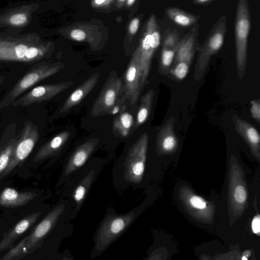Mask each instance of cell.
Segmentation results:
<instances>
[{
	"mask_svg": "<svg viewBox=\"0 0 260 260\" xmlns=\"http://www.w3.org/2000/svg\"><path fill=\"white\" fill-rule=\"evenodd\" d=\"M149 260H156V259H155V257L154 256H153V257H150L149 259Z\"/></svg>",
	"mask_w": 260,
	"mask_h": 260,
	"instance_id": "cell-42",
	"label": "cell"
},
{
	"mask_svg": "<svg viewBox=\"0 0 260 260\" xmlns=\"http://www.w3.org/2000/svg\"><path fill=\"white\" fill-rule=\"evenodd\" d=\"M177 48H162L160 65L164 74H168L169 73Z\"/></svg>",
	"mask_w": 260,
	"mask_h": 260,
	"instance_id": "cell-30",
	"label": "cell"
},
{
	"mask_svg": "<svg viewBox=\"0 0 260 260\" xmlns=\"http://www.w3.org/2000/svg\"><path fill=\"white\" fill-rule=\"evenodd\" d=\"M136 2L135 0H126L125 6L130 7L132 6Z\"/></svg>",
	"mask_w": 260,
	"mask_h": 260,
	"instance_id": "cell-39",
	"label": "cell"
},
{
	"mask_svg": "<svg viewBox=\"0 0 260 260\" xmlns=\"http://www.w3.org/2000/svg\"><path fill=\"white\" fill-rule=\"evenodd\" d=\"M114 3V0H94L91 2V6L96 9H107Z\"/></svg>",
	"mask_w": 260,
	"mask_h": 260,
	"instance_id": "cell-34",
	"label": "cell"
},
{
	"mask_svg": "<svg viewBox=\"0 0 260 260\" xmlns=\"http://www.w3.org/2000/svg\"><path fill=\"white\" fill-rule=\"evenodd\" d=\"M95 175L94 170H90L75 188L73 198L79 209L84 201L91 185Z\"/></svg>",
	"mask_w": 260,
	"mask_h": 260,
	"instance_id": "cell-27",
	"label": "cell"
},
{
	"mask_svg": "<svg viewBox=\"0 0 260 260\" xmlns=\"http://www.w3.org/2000/svg\"><path fill=\"white\" fill-rule=\"evenodd\" d=\"M240 252L238 248H233L229 252L220 254L215 260H239Z\"/></svg>",
	"mask_w": 260,
	"mask_h": 260,
	"instance_id": "cell-32",
	"label": "cell"
},
{
	"mask_svg": "<svg viewBox=\"0 0 260 260\" xmlns=\"http://www.w3.org/2000/svg\"><path fill=\"white\" fill-rule=\"evenodd\" d=\"M41 215V212H35L18 222L4 236L0 242V251L11 247L14 242L27 231L35 223Z\"/></svg>",
	"mask_w": 260,
	"mask_h": 260,
	"instance_id": "cell-21",
	"label": "cell"
},
{
	"mask_svg": "<svg viewBox=\"0 0 260 260\" xmlns=\"http://www.w3.org/2000/svg\"><path fill=\"white\" fill-rule=\"evenodd\" d=\"M62 33L68 39L87 43L95 50L99 48L103 39L98 26L84 22L71 25L64 28Z\"/></svg>",
	"mask_w": 260,
	"mask_h": 260,
	"instance_id": "cell-16",
	"label": "cell"
},
{
	"mask_svg": "<svg viewBox=\"0 0 260 260\" xmlns=\"http://www.w3.org/2000/svg\"><path fill=\"white\" fill-rule=\"evenodd\" d=\"M39 138L38 126L31 121H27L17 140L10 163L0 179L20 166L31 152Z\"/></svg>",
	"mask_w": 260,
	"mask_h": 260,
	"instance_id": "cell-11",
	"label": "cell"
},
{
	"mask_svg": "<svg viewBox=\"0 0 260 260\" xmlns=\"http://www.w3.org/2000/svg\"><path fill=\"white\" fill-rule=\"evenodd\" d=\"M178 197L185 210L193 218L203 222H210L213 219L215 212L214 205L196 194L188 186L180 187Z\"/></svg>",
	"mask_w": 260,
	"mask_h": 260,
	"instance_id": "cell-13",
	"label": "cell"
},
{
	"mask_svg": "<svg viewBox=\"0 0 260 260\" xmlns=\"http://www.w3.org/2000/svg\"><path fill=\"white\" fill-rule=\"evenodd\" d=\"M135 214L109 215L102 222L96 233L94 248L96 252L104 251L131 224Z\"/></svg>",
	"mask_w": 260,
	"mask_h": 260,
	"instance_id": "cell-8",
	"label": "cell"
},
{
	"mask_svg": "<svg viewBox=\"0 0 260 260\" xmlns=\"http://www.w3.org/2000/svg\"><path fill=\"white\" fill-rule=\"evenodd\" d=\"M39 5L29 3L11 8L0 15V27L22 28L28 25Z\"/></svg>",
	"mask_w": 260,
	"mask_h": 260,
	"instance_id": "cell-17",
	"label": "cell"
},
{
	"mask_svg": "<svg viewBox=\"0 0 260 260\" xmlns=\"http://www.w3.org/2000/svg\"><path fill=\"white\" fill-rule=\"evenodd\" d=\"M173 119H169L159 132L156 142V150L159 154L174 152L178 146V140L174 132Z\"/></svg>",
	"mask_w": 260,
	"mask_h": 260,
	"instance_id": "cell-22",
	"label": "cell"
},
{
	"mask_svg": "<svg viewBox=\"0 0 260 260\" xmlns=\"http://www.w3.org/2000/svg\"><path fill=\"white\" fill-rule=\"evenodd\" d=\"M251 228L252 232L259 236L260 232V216L258 213H257L253 217L251 222Z\"/></svg>",
	"mask_w": 260,
	"mask_h": 260,
	"instance_id": "cell-35",
	"label": "cell"
},
{
	"mask_svg": "<svg viewBox=\"0 0 260 260\" xmlns=\"http://www.w3.org/2000/svg\"><path fill=\"white\" fill-rule=\"evenodd\" d=\"M54 50L52 42L41 41L36 33L0 37V61L32 63L50 57Z\"/></svg>",
	"mask_w": 260,
	"mask_h": 260,
	"instance_id": "cell-1",
	"label": "cell"
},
{
	"mask_svg": "<svg viewBox=\"0 0 260 260\" xmlns=\"http://www.w3.org/2000/svg\"><path fill=\"white\" fill-rule=\"evenodd\" d=\"M226 30V18L222 16L211 28L200 49L194 67V81H198L203 77L211 57L222 46Z\"/></svg>",
	"mask_w": 260,
	"mask_h": 260,
	"instance_id": "cell-5",
	"label": "cell"
},
{
	"mask_svg": "<svg viewBox=\"0 0 260 260\" xmlns=\"http://www.w3.org/2000/svg\"><path fill=\"white\" fill-rule=\"evenodd\" d=\"M123 90L121 80L116 72H111L95 100L91 111L92 117H98L112 112L118 98Z\"/></svg>",
	"mask_w": 260,
	"mask_h": 260,
	"instance_id": "cell-12",
	"label": "cell"
},
{
	"mask_svg": "<svg viewBox=\"0 0 260 260\" xmlns=\"http://www.w3.org/2000/svg\"><path fill=\"white\" fill-rule=\"evenodd\" d=\"M17 140L11 139L0 151V177L8 166Z\"/></svg>",
	"mask_w": 260,
	"mask_h": 260,
	"instance_id": "cell-29",
	"label": "cell"
},
{
	"mask_svg": "<svg viewBox=\"0 0 260 260\" xmlns=\"http://www.w3.org/2000/svg\"><path fill=\"white\" fill-rule=\"evenodd\" d=\"M212 2V1L211 0H194L192 1L194 4L200 5H208Z\"/></svg>",
	"mask_w": 260,
	"mask_h": 260,
	"instance_id": "cell-37",
	"label": "cell"
},
{
	"mask_svg": "<svg viewBox=\"0 0 260 260\" xmlns=\"http://www.w3.org/2000/svg\"><path fill=\"white\" fill-rule=\"evenodd\" d=\"M166 13L171 20L181 26H189L197 21L195 16L176 7L168 8Z\"/></svg>",
	"mask_w": 260,
	"mask_h": 260,
	"instance_id": "cell-28",
	"label": "cell"
},
{
	"mask_svg": "<svg viewBox=\"0 0 260 260\" xmlns=\"http://www.w3.org/2000/svg\"><path fill=\"white\" fill-rule=\"evenodd\" d=\"M37 193L30 191H19L12 187L4 188L0 193V206L16 207L27 204L32 200Z\"/></svg>",
	"mask_w": 260,
	"mask_h": 260,
	"instance_id": "cell-23",
	"label": "cell"
},
{
	"mask_svg": "<svg viewBox=\"0 0 260 260\" xmlns=\"http://www.w3.org/2000/svg\"><path fill=\"white\" fill-rule=\"evenodd\" d=\"M180 41L178 32L175 30H171L166 33L162 47L177 48Z\"/></svg>",
	"mask_w": 260,
	"mask_h": 260,
	"instance_id": "cell-31",
	"label": "cell"
},
{
	"mask_svg": "<svg viewBox=\"0 0 260 260\" xmlns=\"http://www.w3.org/2000/svg\"><path fill=\"white\" fill-rule=\"evenodd\" d=\"M250 113L251 116L258 123L260 122V102L259 100H253L250 102Z\"/></svg>",
	"mask_w": 260,
	"mask_h": 260,
	"instance_id": "cell-33",
	"label": "cell"
},
{
	"mask_svg": "<svg viewBox=\"0 0 260 260\" xmlns=\"http://www.w3.org/2000/svg\"><path fill=\"white\" fill-rule=\"evenodd\" d=\"M62 260H71V259L67 257H65L62 259Z\"/></svg>",
	"mask_w": 260,
	"mask_h": 260,
	"instance_id": "cell-43",
	"label": "cell"
},
{
	"mask_svg": "<svg viewBox=\"0 0 260 260\" xmlns=\"http://www.w3.org/2000/svg\"><path fill=\"white\" fill-rule=\"evenodd\" d=\"M73 81L62 82L57 84H48L38 86L17 98L11 105L14 106L26 107L51 99L67 89L73 84Z\"/></svg>",
	"mask_w": 260,
	"mask_h": 260,
	"instance_id": "cell-15",
	"label": "cell"
},
{
	"mask_svg": "<svg viewBox=\"0 0 260 260\" xmlns=\"http://www.w3.org/2000/svg\"><path fill=\"white\" fill-rule=\"evenodd\" d=\"M98 143L99 139L90 138L78 147L70 157L65 167V175L69 176L82 167L93 152Z\"/></svg>",
	"mask_w": 260,
	"mask_h": 260,
	"instance_id": "cell-20",
	"label": "cell"
},
{
	"mask_svg": "<svg viewBox=\"0 0 260 260\" xmlns=\"http://www.w3.org/2000/svg\"><path fill=\"white\" fill-rule=\"evenodd\" d=\"M64 67L61 62H41L32 66L0 102V109L6 108L20 94L37 83L51 76Z\"/></svg>",
	"mask_w": 260,
	"mask_h": 260,
	"instance_id": "cell-3",
	"label": "cell"
},
{
	"mask_svg": "<svg viewBox=\"0 0 260 260\" xmlns=\"http://www.w3.org/2000/svg\"><path fill=\"white\" fill-rule=\"evenodd\" d=\"M126 0H118L115 1L116 7L120 9L125 6Z\"/></svg>",
	"mask_w": 260,
	"mask_h": 260,
	"instance_id": "cell-38",
	"label": "cell"
},
{
	"mask_svg": "<svg viewBox=\"0 0 260 260\" xmlns=\"http://www.w3.org/2000/svg\"><path fill=\"white\" fill-rule=\"evenodd\" d=\"M233 120L237 133L249 145L253 155L260 160V136L257 130L250 123L236 115Z\"/></svg>",
	"mask_w": 260,
	"mask_h": 260,
	"instance_id": "cell-19",
	"label": "cell"
},
{
	"mask_svg": "<svg viewBox=\"0 0 260 260\" xmlns=\"http://www.w3.org/2000/svg\"><path fill=\"white\" fill-rule=\"evenodd\" d=\"M70 136L69 131H63L46 142L38 151L34 161L43 160L58 153L64 146Z\"/></svg>",
	"mask_w": 260,
	"mask_h": 260,
	"instance_id": "cell-24",
	"label": "cell"
},
{
	"mask_svg": "<svg viewBox=\"0 0 260 260\" xmlns=\"http://www.w3.org/2000/svg\"><path fill=\"white\" fill-rule=\"evenodd\" d=\"M154 95V91L151 89L141 97L140 105L137 114L136 122L133 127V132L143 124L148 119L151 110Z\"/></svg>",
	"mask_w": 260,
	"mask_h": 260,
	"instance_id": "cell-25",
	"label": "cell"
},
{
	"mask_svg": "<svg viewBox=\"0 0 260 260\" xmlns=\"http://www.w3.org/2000/svg\"><path fill=\"white\" fill-rule=\"evenodd\" d=\"M139 25L140 19L136 17L132 19L128 27V33L131 36L137 32Z\"/></svg>",
	"mask_w": 260,
	"mask_h": 260,
	"instance_id": "cell-36",
	"label": "cell"
},
{
	"mask_svg": "<svg viewBox=\"0 0 260 260\" xmlns=\"http://www.w3.org/2000/svg\"><path fill=\"white\" fill-rule=\"evenodd\" d=\"M134 125L133 116L128 112H123L116 116L113 124V131L115 135L126 138L129 135Z\"/></svg>",
	"mask_w": 260,
	"mask_h": 260,
	"instance_id": "cell-26",
	"label": "cell"
},
{
	"mask_svg": "<svg viewBox=\"0 0 260 260\" xmlns=\"http://www.w3.org/2000/svg\"><path fill=\"white\" fill-rule=\"evenodd\" d=\"M197 36L198 28L194 27L179 43L169 71L178 80L184 79L188 73L197 48Z\"/></svg>",
	"mask_w": 260,
	"mask_h": 260,
	"instance_id": "cell-10",
	"label": "cell"
},
{
	"mask_svg": "<svg viewBox=\"0 0 260 260\" xmlns=\"http://www.w3.org/2000/svg\"><path fill=\"white\" fill-rule=\"evenodd\" d=\"M142 87L140 53L137 47L127 66L124 78V98L128 99L131 105L137 104Z\"/></svg>",
	"mask_w": 260,
	"mask_h": 260,
	"instance_id": "cell-14",
	"label": "cell"
},
{
	"mask_svg": "<svg viewBox=\"0 0 260 260\" xmlns=\"http://www.w3.org/2000/svg\"><path fill=\"white\" fill-rule=\"evenodd\" d=\"M65 209L63 204L55 207L37 225L32 232L11 249L0 260H18L41 247Z\"/></svg>",
	"mask_w": 260,
	"mask_h": 260,
	"instance_id": "cell-2",
	"label": "cell"
},
{
	"mask_svg": "<svg viewBox=\"0 0 260 260\" xmlns=\"http://www.w3.org/2000/svg\"><path fill=\"white\" fill-rule=\"evenodd\" d=\"M229 177L230 212L234 217H239L246 208L248 193L243 171L234 156L230 158Z\"/></svg>",
	"mask_w": 260,
	"mask_h": 260,
	"instance_id": "cell-6",
	"label": "cell"
},
{
	"mask_svg": "<svg viewBox=\"0 0 260 260\" xmlns=\"http://www.w3.org/2000/svg\"><path fill=\"white\" fill-rule=\"evenodd\" d=\"M148 136L143 133L131 146L124 164V177L128 182L140 183L143 178L148 149Z\"/></svg>",
	"mask_w": 260,
	"mask_h": 260,
	"instance_id": "cell-9",
	"label": "cell"
},
{
	"mask_svg": "<svg viewBox=\"0 0 260 260\" xmlns=\"http://www.w3.org/2000/svg\"><path fill=\"white\" fill-rule=\"evenodd\" d=\"M201 260H210V258L205 255H203L201 256Z\"/></svg>",
	"mask_w": 260,
	"mask_h": 260,
	"instance_id": "cell-40",
	"label": "cell"
},
{
	"mask_svg": "<svg viewBox=\"0 0 260 260\" xmlns=\"http://www.w3.org/2000/svg\"><path fill=\"white\" fill-rule=\"evenodd\" d=\"M5 79L4 77L0 76V85L4 81Z\"/></svg>",
	"mask_w": 260,
	"mask_h": 260,
	"instance_id": "cell-41",
	"label": "cell"
},
{
	"mask_svg": "<svg viewBox=\"0 0 260 260\" xmlns=\"http://www.w3.org/2000/svg\"><path fill=\"white\" fill-rule=\"evenodd\" d=\"M248 2H238L235 23L236 62L238 77L244 76L247 59V42L250 28V16Z\"/></svg>",
	"mask_w": 260,
	"mask_h": 260,
	"instance_id": "cell-4",
	"label": "cell"
},
{
	"mask_svg": "<svg viewBox=\"0 0 260 260\" xmlns=\"http://www.w3.org/2000/svg\"><path fill=\"white\" fill-rule=\"evenodd\" d=\"M100 76V73H95L76 88L61 106L58 114H64L80 104L95 86Z\"/></svg>",
	"mask_w": 260,
	"mask_h": 260,
	"instance_id": "cell-18",
	"label": "cell"
},
{
	"mask_svg": "<svg viewBox=\"0 0 260 260\" xmlns=\"http://www.w3.org/2000/svg\"><path fill=\"white\" fill-rule=\"evenodd\" d=\"M160 43V34L156 17L151 15L144 26L139 49L142 71V84L143 86L148 76L152 57Z\"/></svg>",
	"mask_w": 260,
	"mask_h": 260,
	"instance_id": "cell-7",
	"label": "cell"
}]
</instances>
